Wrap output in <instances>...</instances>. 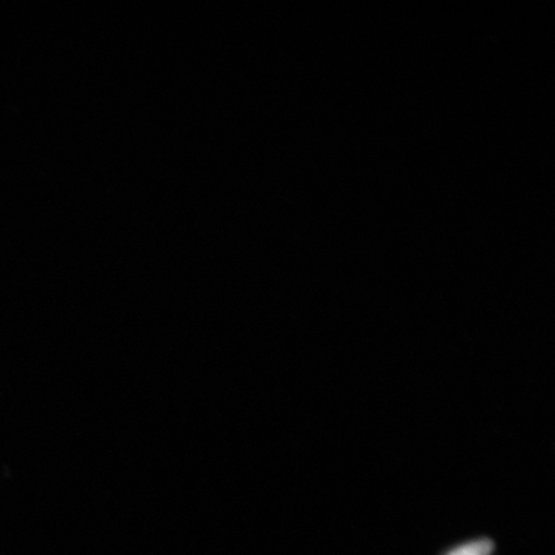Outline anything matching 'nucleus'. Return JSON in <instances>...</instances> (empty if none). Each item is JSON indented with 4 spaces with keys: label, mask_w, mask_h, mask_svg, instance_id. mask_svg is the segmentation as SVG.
Here are the masks:
<instances>
[{
    "label": "nucleus",
    "mask_w": 555,
    "mask_h": 555,
    "mask_svg": "<svg viewBox=\"0 0 555 555\" xmlns=\"http://www.w3.org/2000/svg\"><path fill=\"white\" fill-rule=\"evenodd\" d=\"M494 550L495 544L490 539H480L456 546L446 555H491Z\"/></svg>",
    "instance_id": "f257e3e1"
}]
</instances>
